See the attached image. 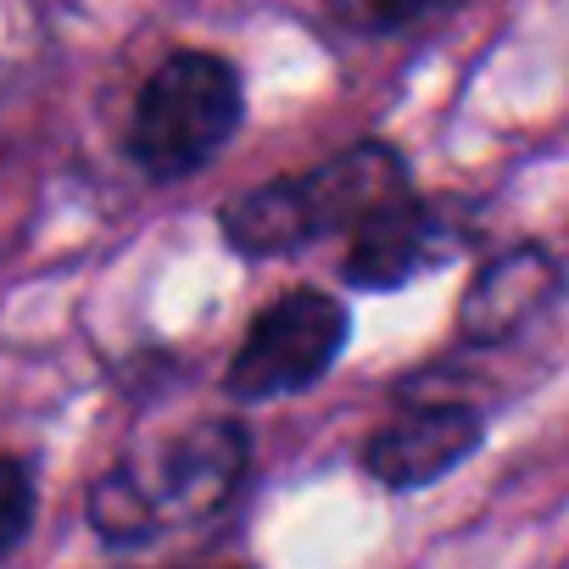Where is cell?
<instances>
[{
    "mask_svg": "<svg viewBox=\"0 0 569 569\" xmlns=\"http://www.w3.org/2000/svg\"><path fill=\"white\" fill-rule=\"evenodd\" d=\"M408 190V168L391 146H352L308 173L240 190L218 223L240 257H279L325 234H352L380 201Z\"/></svg>",
    "mask_w": 569,
    "mask_h": 569,
    "instance_id": "cell-1",
    "label": "cell"
},
{
    "mask_svg": "<svg viewBox=\"0 0 569 569\" xmlns=\"http://www.w3.org/2000/svg\"><path fill=\"white\" fill-rule=\"evenodd\" d=\"M240 73L212 51H173L140 90L129 118V157L151 179L201 173L240 129Z\"/></svg>",
    "mask_w": 569,
    "mask_h": 569,
    "instance_id": "cell-2",
    "label": "cell"
},
{
    "mask_svg": "<svg viewBox=\"0 0 569 569\" xmlns=\"http://www.w3.org/2000/svg\"><path fill=\"white\" fill-rule=\"evenodd\" d=\"M341 347H347V308L341 302H330L325 291H284L279 302H268L251 319V330L223 375V391L234 402L297 397L330 375Z\"/></svg>",
    "mask_w": 569,
    "mask_h": 569,
    "instance_id": "cell-3",
    "label": "cell"
},
{
    "mask_svg": "<svg viewBox=\"0 0 569 569\" xmlns=\"http://www.w3.org/2000/svg\"><path fill=\"white\" fill-rule=\"evenodd\" d=\"M486 441V413L469 402H413L397 408L369 441H363V475L391 491H425L447 480L458 463L475 458Z\"/></svg>",
    "mask_w": 569,
    "mask_h": 569,
    "instance_id": "cell-4",
    "label": "cell"
},
{
    "mask_svg": "<svg viewBox=\"0 0 569 569\" xmlns=\"http://www.w3.org/2000/svg\"><path fill=\"white\" fill-rule=\"evenodd\" d=\"M251 463V441L234 419H201L184 436L168 441V452L157 458V469H134L157 502L162 525H196L229 508V497L240 491Z\"/></svg>",
    "mask_w": 569,
    "mask_h": 569,
    "instance_id": "cell-5",
    "label": "cell"
},
{
    "mask_svg": "<svg viewBox=\"0 0 569 569\" xmlns=\"http://www.w3.org/2000/svg\"><path fill=\"white\" fill-rule=\"evenodd\" d=\"M452 257V229L436 207H425L413 190L380 201L347 246V279L358 291H402L419 273L441 268Z\"/></svg>",
    "mask_w": 569,
    "mask_h": 569,
    "instance_id": "cell-6",
    "label": "cell"
},
{
    "mask_svg": "<svg viewBox=\"0 0 569 569\" xmlns=\"http://www.w3.org/2000/svg\"><path fill=\"white\" fill-rule=\"evenodd\" d=\"M563 291V262L547 246H508L497 251L463 291L458 330L469 347H502L525 336Z\"/></svg>",
    "mask_w": 569,
    "mask_h": 569,
    "instance_id": "cell-7",
    "label": "cell"
},
{
    "mask_svg": "<svg viewBox=\"0 0 569 569\" xmlns=\"http://www.w3.org/2000/svg\"><path fill=\"white\" fill-rule=\"evenodd\" d=\"M84 513H90V530L107 547H146L162 530L157 502H151L146 480L134 475V463H112L107 475H96L90 497H84Z\"/></svg>",
    "mask_w": 569,
    "mask_h": 569,
    "instance_id": "cell-8",
    "label": "cell"
},
{
    "mask_svg": "<svg viewBox=\"0 0 569 569\" xmlns=\"http://www.w3.org/2000/svg\"><path fill=\"white\" fill-rule=\"evenodd\" d=\"M447 7H463V0H330V12L363 34H391V29H408V23H425Z\"/></svg>",
    "mask_w": 569,
    "mask_h": 569,
    "instance_id": "cell-9",
    "label": "cell"
},
{
    "mask_svg": "<svg viewBox=\"0 0 569 569\" xmlns=\"http://www.w3.org/2000/svg\"><path fill=\"white\" fill-rule=\"evenodd\" d=\"M34 530V475L18 458H0V563Z\"/></svg>",
    "mask_w": 569,
    "mask_h": 569,
    "instance_id": "cell-10",
    "label": "cell"
},
{
    "mask_svg": "<svg viewBox=\"0 0 569 569\" xmlns=\"http://www.w3.org/2000/svg\"><path fill=\"white\" fill-rule=\"evenodd\" d=\"M0 112H7V68H0Z\"/></svg>",
    "mask_w": 569,
    "mask_h": 569,
    "instance_id": "cell-11",
    "label": "cell"
},
{
    "mask_svg": "<svg viewBox=\"0 0 569 569\" xmlns=\"http://www.w3.org/2000/svg\"><path fill=\"white\" fill-rule=\"evenodd\" d=\"M201 569H251V563H201Z\"/></svg>",
    "mask_w": 569,
    "mask_h": 569,
    "instance_id": "cell-12",
    "label": "cell"
}]
</instances>
